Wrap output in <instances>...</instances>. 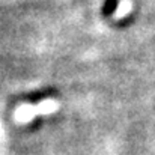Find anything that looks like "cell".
Segmentation results:
<instances>
[{"mask_svg": "<svg viewBox=\"0 0 155 155\" xmlns=\"http://www.w3.org/2000/svg\"><path fill=\"white\" fill-rule=\"evenodd\" d=\"M36 116L35 113V105H21L17 111H15V119L18 122H29L30 119H33Z\"/></svg>", "mask_w": 155, "mask_h": 155, "instance_id": "1", "label": "cell"}, {"mask_svg": "<svg viewBox=\"0 0 155 155\" xmlns=\"http://www.w3.org/2000/svg\"><path fill=\"white\" fill-rule=\"evenodd\" d=\"M57 110V103L53 101V100H47V101H42L41 104H38L35 107V113L36 114H50L53 111Z\"/></svg>", "mask_w": 155, "mask_h": 155, "instance_id": "2", "label": "cell"}, {"mask_svg": "<svg viewBox=\"0 0 155 155\" xmlns=\"http://www.w3.org/2000/svg\"><path fill=\"white\" fill-rule=\"evenodd\" d=\"M130 9H131V3H130V2H127V0H125V2H122V3H120V6H117L116 17H119V18H120V17H124L125 14H128V11H130Z\"/></svg>", "mask_w": 155, "mask_h": 155, "instance_id": "3", "label": "cell"}]
</instances>
